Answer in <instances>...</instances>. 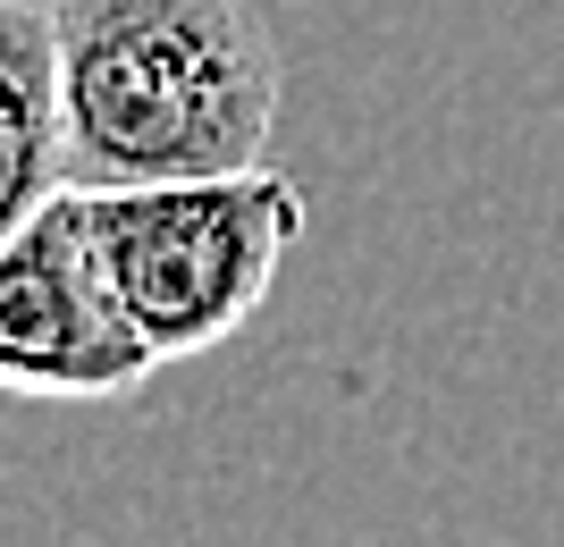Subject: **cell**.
<instances>
[{
  "instance_id": "obj_1",
  "label": "cell",
  "mask_w": 564,
  "mask_h": 547,
  "mask_svg": "<svg viewBox=\"0 0 564 547\" xmlns=\"http://www.w3.org/2000/svg\"><path fill=\"white\" fill-rule=\"evenodd\" d=\"M68 186H161L253 168L286 101L253 0H51Z\"/></svg>"
},
{
  "instance_id": "obj_4",
  "label": "cell",
  "mask_w": 564,
  "mask_h": 547,
  "mask_svg": "<svg viewBox=\"0 0 564 547\" xmlns=\"http://www.w3.org/2000/svg\"><path fill=\"white\" fill-rule=\"evenodd\" d=\"M68 186L59 161V43L43 0H0V237Z\"/></svg>"
},
{
  "instance_id": "obj_2",
  "label": "cell",
  "mask_w": 564,
  "mask_h": 547,
  "mask_svg": "<svg viewBox=\"0 0 564 547\" xmlns=\"http://www.w3.org/2000/svg\"><path fill=\"white\" fill-rule=\"evenodd\" d=\"M85 219L143 346L161 362H194L270 304V278L295 253L312 203L295 177L253 161L161 186H85Z\"/></svg>"
},
{
  "instance_id": "obj_3",
  "label": "cell",
  "mask_w": 564,
  "mask_h": 547,
  "mask_svg": "<svg viewBox=\"0 0 564 547\" xmlns=\"http://www.w3.org/2000/svg\"><path fill=\"white\" fill-rule=\"evenodd\" d=\"M161 371L101 270L85 186H59L0 237V396L110 405Z\"/></svg>"
}]
</instances>
